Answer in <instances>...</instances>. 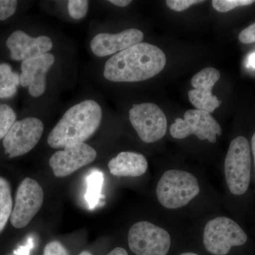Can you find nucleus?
I'll use <instances>...</instances> for the list:
<instances>
[{
	"label": "nucleus",
	"mask_w": 255,
	"mask_h": 255,
	"mask_svg": "<svg viewBox=\"0 0 255 255\" xmlns=\"http://www.w3.org/2000/svg\"><path fill=\"white\" fill-rule=\"evenodd\" d=\"M166 65L158 47L140 43L114 55L105 63L104 77L115 82H136L153 78Z\"/></svg>",
	"instance_id": "obj_1"
},
{
	"label": "nucleus",
	"mask_w": 255,
	"mask_h": 255,
	"mask_svg": "<svg viewBox=\"0 0 255 255\" xmlns=\"http://www.w3.org/2000/svg\"><path fill=\"white\" fill-rule=\"evenodd\" d=\"M102 109L95 100H87L73 106L60 119L48 135V145L64 148L72 144L85 142L98 130Z\"/></svg>",
	"instance_id": "obj_2"
},
{
	"label": "nucleus",
	"mask_w": 255,
	"mask_h": 255,
	"mask_svg": "<svg viewBox=\"0 0 255 255\" xmlns=\"http://www.w3.org/2000/svg\"><path fill=\"white\" fill-rule=\"evenodd\" d=\"M200 192L199 182L194 174L179 169L166 171L157 184L156 195L166 209L184 207Z\"/></svg>",
	"instance_id": "obj_3"
},
{
	"label": "nucleus",
	"mask_w": 255,
	"mask_h": 255,
	"mask_svg": "<svg viewBox=\"0 0 255 255\" xmlns=\"http://www.w3.org/2000/svg\"><path fill=\"white\" fill-rule=\"evenodd\" d=\"M224 167L226 183L231 194H246L251 184L252 168L251 147L246 137L238 136L231 141Z\"/></svg>",
	"instance_id": "obj_4"
},
{
	"label": "nucleus",
	"mask_w": 255,
	"mask_h": 255,
	"mask_svg": "<svg viewBox=\"0 0 255 255\" xmlns=\"http://www.w3.org/2000/svg\"><path fill=\"white\" fill-rule=\"evenodd\" d=\"M248 236L238 223L230 218L217 217L206 223L204 231V245L214 255H226L233 247L243 246Z\"/></svg>",
	"instance_id": "obj_5"
},
{
	"label": "nucleus",
	"mask_w": 255,
	"mask_h": 255,
	"mask_svg": "<svg viewBox=\"0 0 255 255\" xmlns=\"http://www.w3.org/2000/svg\"><path fill=\"white\" fill-rule=\"evenodd\" d=\"M128 242L130 251L135 255H167L171 246L168 232L148 221L132 225Z\"/></svg>",
	"instance_id": "obj_6"
},
{
	"label": "nucleus",
	"mask_w": 255,
	"mask_h": 255,
	"mask_svg": "<svg viewBox=\"0 0 255 255\" xmlns=\"http://www.w3.org/2000/svg\"><path fill=\"white\" fill-rule=\"evenodd\" d=\"M129 119L137 135L145 143L158 141L167 132V118L155 104L132 105L129 111Z\"/></svg>",
	"instance_id": "obj_7"
},
{
	"label": "nucleus",
	"mask_w": 255,
	"mask_h": 255,
	"mask_svg": "<svg viewBox=\"0 0 255 255\" xmlns=\"http://www.w3.org/2000/svg\"><path fill=\"white\" fill-rule=\"evenodd\" d=\"M184 119L177 118L170 127V134L176 139H184L191 135H195L201 140H208L211 143L216 142L217 135H221V126L206 111L188 110Z\"/></svg>",
	"instance_id": "obj_8"
},
{
	"label": "nucleus",
	"mask_w": 255,
	"mask_h": 255,
	"mask_svg": "<svg viewBox=\"0 0 255 255\" xmlns=\"http://www.w3.org/2000/svg\"><path fill=\"white\" fill-rule=\"evenodd\" d=\"M44 125L39 119L27 117L17 121L3 140L5 153L10 158L28 153L41 140Z\"/></svg>",
	"instance_id": "obj_9"
},
{
	"label": "nucleus",
	"mask_w": 255,
	"mask_h": 255,
	"mask_svg": "<svg viewBox=\"0 0 255 255\" xmlns=\"http://www.w3.org/2000/svg\"><path fill=\"white\" fill-rule=\"evenodd\" d=\"M44 193L35 179L26 178L18 186L10 221L16 228L29 224L43 204Z\"/></svg>",
	"instance_id": "obj_10"
},
{
	"label": "nucleus",
	"mask_w": 255,
	"mask_h": 255,
	"mask_svg": "<svg viewBox=\"0 0 255 255\" xmlns=\"http://www.w3.org/2000/svg\"><path fill=\"white\" fill-rule=\"evenodd\" d=\"M97 157V151L85 142L72 144L57 151L50 157L49 164L55 177H68L92 163Z\"/></svg>",
	"instance_id": "obj_11"
},
{
	"label": "nucleus",
	"mask_w": 255,
	"mask_h": 255,
	"mask_svg": "<svg viewBox=\"0 0 255 255\" xmlns=\"http://www.w3.org/2000/svg\"><path fill=\"white\" fill-rule=\"evenodd\" d=\"M221 73L217 69L206 68L191 79L194 90L188 92L189 100L197 110L211 113L221 105L218 97L212 94L213 87L219 81Z\"/></svg>",
	"instance_id": "obj_12"
},
{
	"label": "nucleus",
	"mask_w": 255,
	"mask_h": 255,
	"mask_svg": "<svg viewBox=\"0 0 255 255\" xmlns=\"http://www.w3.org/2000/svg\"><path fill=\"white\" fill-rule=\"evenodd\" d=\"M6 46L10 50L11 59L23 62L48 53L53 48V43L50 37L40 36L34 38L17 30L8 37Z\"/></svg>",
	"instance_id": "obj_13"
},
{
	"label": "nucleus",
	"mask_w": 255,
	"mask_h": 255,
	"mask_svg": "<svg viewBox=\"0 0 255 255\" xmlns=\"http://www.w3.org/2000/svg\"><path fill=\"white\" fill-rule=\"evenodd\" d=\"M55 60L54 55L48 53L21 63L20 84L28 87L32 97H41L46 92V75Z\"/></svg>",
	"instance_id": "obj_14"
},
{
	"label": "nucleus",
	"mask_w": 255,
	"mask_h": 255,
	"mask_svg": "<svg viewBox=\"0 0 255 255\" xmlns=\"http://www.w3.org/2000/svg\"><path fill=\"white\" fill-rule=\"evenodd\" d=\"M143 33L136 28H129L118 33H100L90 43L92 53L97 57L116 54L142 43Z\"/></svg>",
	"instance_id": "obj_15"
},
{
	"label": "nucleus",
	"mask_w": 255,
	"mask_h": 255,
	"mask_svg": "<svg viewBox=\"0 0 255 255\" xmlns=\"http://www.w3.org/2000/svg\"><path fill=\"white\" fill-rule=\"evenodd\" d=\"M108 167L110 173L116 177H137L145 173L148 163L142 154L122 152L111 159Z\"/></svg>",
	"instance_id": "obj_16"
},
{
	"label": "nucleus",
	"mask_w": 255,
	"mask_h": 255,
	"mask_svg": "<svg viewBox=\"0 0 255 255\" xmlns=\"http://www.w3.org/2000/svg\"><path fill=\"white\" fill-rule=\"evenodd\" d=\"M20 75L7 63L0 64V99L11 98L17 92Z\"/></svg>",
	"instance_id": "obj_17"
},
{
	"label": "nucleus",
	"mask_w": 255,
	"mask_h": 255,
	"mask_svg": "<svg viewBox=\"0 0 255 255\" xmlns=\"http://www.w3.org/2000/svg\"><path fill=\"white\" fill-rule=\"evenodd\" d=\"M13 210L12 197L9 182L0 177V233L4 229Z\"/></svg>",
	"instance_id": "obj_18"
},
{
	"label": "nucleus",
	"mask_w": 255,
	"mask_h": 255,
	"mask_svg": "<svg viewBox=\"0 0 255 255\" xmlns=\"http://www.w3.org/2000/svg\"><path fill=\"white\" fill-rule=\"evenodd\" d=\"M87 191L85 194V200L90 209H94L98 205L101 198L104 177L99 170L92 171L87 177Z\"/></svg>",
	"instance_id": "obj_19"
},
{
	"label": "nucleus",
	"mask_w": 255,
	"mask_h": 255,
	"mask_svg": "<svg viewBox=\"0 0 255 255\" xmlns=\"http://www.w3.org/2000/svg\"><path fill=\"white\" fill-rule=\"evenodd\" d=\"M16 114L9 105L0 104V140L4 138L16 123Z\"/></svg>",
	"instance_id": "obj_20"
},
{
	"label": "nucleus",
	"mask_w": 255,
	"mask_h": 255,
	"mask_svg": "<svg viewBox=\"0 0 255 255\" xmlns=\"http://www.w3.org/2000/svg\"><path fill=\"white\" fill-rule=\"evenodd\" d=\"M69 14L73 19L80 20L87 16L89 10V1L70 0L68 2Z\"/></svg>",
	"instance_id": "obj_21"
},
{
	"label": "nucleus",
	"mask_w": 255,
	"mask_h": 255,
	"mask_svg": "<svg viewBox=\"0 0 255 255\" xmlns=\"http://www.w3.org/2000/svg\"><path fill=\"white\" fill-rule=\"evenodd\" d=\"M255 2L254 0H214L212 4L219 12H228L238 6H248Z\"/></svg>",
	"instance_id": "obj_22"
},
{
	"label": "nucleus",
	"mask_w": 255,
	"mask_h": 255,
	"mask_svg": "<svg viewBox=\"0 0 255 255\" xmlns=\"http://www.w3.org/2000/svg\"><path fill=\"white\" fill-rule=\"evenodd\" d=\"M18 2L15 0H0V21L7 19L16 12Z\"/></svg>",
	"instance_id": "obj_23"
},
{
	"label": "nucleus",
	"mask_w": 255,
	"mask_h": 255,
	"mask_svg": "<svg viewBox=\"0 0 255 255\" xmlns=\"http://www.w3.org/2000/svg\"><path fill=\"white\" fill-rule=\"evenodd\" d=\"M204 2V1L198 0H167L166 4L171 9L176 11H182L188 9L191 5Z\"/></svg>",
	"instance_id": "obj_24"
},
{
	"label": "nucleus",
	"mask_w": 255,
	"mask_h": 255,
	"mask_svg": "<svg viewBox=\"0 0 255 255\" xmlns=\"http://www.w3.org/2000/svg\"><path fill=\"white\" fill-rule=\"evenodd\" d=\"M43 255H69L68 252L65 248L58 241L50 242L45 247Z\"/></svg>",
	"instance_id": "obj_25"
},
{
	"label": "nucleus",
	"mask_w": 255,
	"mask_h": 255,
	"mask_svg": "<svg viewBox=\"0 0 255 255\" xmlns=\"http://www.w3.org/2000/svg\"><path fill=\"white\" fill-rule=\"evenodd\" d=\"M240 41L246 44L255 43V23L243 30L239 34Z\"/></svg>",
	"instance_id": "obj_26"
},
{
	"label": "nucleus",
	"mask_w": 255,
	"mask_h": 255,
	"mask_svg": "<svg viewBox=\"0 0 255 255\" xmlns=\"http://www.w3.org/2000/svg\"><path fill=\"white\" fill-rule=\"evenodd\" d=\"M33 246H34V241L33 238H29L25 246L19 247L14 252V255H30V251L33 248Z\"/></svg>",
	"instance_id": "obj_27"
},
{
	"label": "nucleus",
	"mask_w": 255,
	"mask_h": 255,
	"mask_svg": "<svg viewBox=\"0 0 255 255\" xmlns=\"http://www.w3.org/2000/svg\"><path fill=\"white\" fill-rule=\"evenodd\" d=\"M109 2L112 3L116 6H120V7H125L130 4L132 1L130 0H110Z\"/></svg>",
	"instance_id": "obj_28"
},
{
	"label": "nucleus",
	"mask_w": 255,
	"mask_h": 255,
	"mask_svg": "<svg viewBox=\"0 0 255 255\" xmlns=\"http://www.w3.org/2000/svg\"><path fill=\"white\" fill-rule=\"evenodd\" d=\"M246 65L248 68L255 69V52L248 57Z\"/></svg>",
	"instance_id": "obj_29"
},
{
	"label": "nucleus",
	"mask_w": 255,
	"mask_h": 255,
	"mask_svg": "<svg viewBox=\"0 0 255 255\" xmlns=\"http://www.w3.org/2000/svg\"><path fill=\"white\" fill-rule=\"evenodd\" d=\"M107 255H128V253L124 248H117L111 251Z\"/></svg>",
	"instance_id": "obj_30"
},
{
	"label": "nucleus",
	"mask_w": 255,
	"mask_h": 255,
	"mask_svg": "<svg viewBox=\"0 0 255 255\" xmlns=\"http://www.w3.org/2000/svg\"><path fill=\"white\" fill-rule=\"evenodd\" d=\"M251 152L253 153V159H254V165L255 171V132L254 135H253L251 140Z\"/></svg>",
	"instance_id": "obj_31"
},
{
	"label": "nucleus",
	"mask_w": 255,
	"mask_h": 255,
	"mask_svg": "<svg viewBox=\"0 0 255 255\" xmlns=\"http://www.w3.org/2000/svg\"><path fill=\"white\" fill-rule=\"evenodd\" d=\"M79 255H92V253H90V252L88 251H84L82 253H80Z\"/></svg>",
	"instance_id": "obj_32"
},
{
	"label": "nucleus",
	"mask_w": 255,
	"mask_h": 255,
	"mask_svg": "<svg viewBox=\"0 0 255 255\" xmlns=\"http://www.w3.org/2000/svg\"><path fill=\"white\" fill-rule=\"evenodd\" d=\"M179 255H199L197 254H196V253H183V254H181Z\"/></svg>",
	"instance_id": "obj_33"
}]
</instances>
